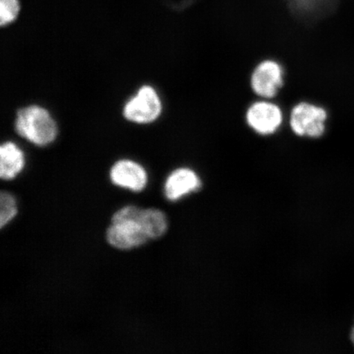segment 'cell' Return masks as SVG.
<instances>
[{
    "instance_id": "obj_1",
    "label": "cell",
    "mask_w": 354,
    "mask_h": 354,
    "mask_svg": "<svg viewBox=\"0 0 354 354\" xmlns=\"http://www.w3.org/2000/svg\"><path fill=\"white\" fill-rule=\"evenodd\" d=\"M15 129L20 136L38 146H46L56 139L57 127L46 109L32 105L17 112Z\"/></svg>"
},
{
    "instance_id": "obj_3",
    "label": "cell",
    "mask_w": 354,
    "mask_h": 354,
    "mask_svg": "<svg viewBox=\"0 0 354 354\" xmlns=\"http://www.w3.org/2000/svg\"><path fill=\"white\" fill-rule=\"evenodd\" d=\"M327 113L324 109L311 104L301 103L292 110L290 126L298 136L320 137L325 132Z\"/></svg>"
},
{
    "instance_id": "obj_6",
    "label": "cell",
    "mask_w": 354,
    "mask_h": 354,
    "mask_svg": "<svg viewBox=\"0 0 354 354\" xmlns=\"http://www.w3.org/2000/svg\"><path fill=\"white\" fill-rule=\"evenodd\" d=\"M247 122L261 135L275 132L282 122V113L276 104L258 102L251 106L247 113Z\"/></svg>"
},
{
    "instance_id": "obj_7",
    "label": "cell",
    "mask_w": 354,
    "mask_h": 354,
    "mask_svg": "<svg viewBox=\"0 0 354 354\" xmlns=\"http://www.w3.org/2000/svg\"><path fill=\"white\" fill-rule=\"evenodd\" d=\"M113 184L122 188L139 192L147 185V174L142 166L131 160H120L115 163L110 171Z\"/></svg>"
},
{
    "instance_id": "obj_4",
    "label": "cell",
    "mask_w": 354,
    "mask_h": 354,
    "mask_svg": "<svg viewBox=\"0 0 354 354\" xmlns=\"http://www.w3.org/2000/svg\"><path fill=\"white\" fill-rule=\"evenodd\" d=\"M136 219L112 223L106 232L109 245L118 250H131L147 243L149 238Z\"/></svg>"
},
{
    "instance_id": "obj_11",
    "label": "cell",
    "mask_w": 354,
    "mask_h": 354,
    "mask_svg": "<svg viewBox=\"0 0 354 354\" xmlns=\"http://www.w3.org/2000/svg\"><path fill=\"white\" fill-rule=\"evenodd\" d=\"M17 214V203L11 194L2 192L0 194V227L3 228L15 218Z\"/></svg>"
},
{
    "instance_id": "obj_13",
    "label": "cell",
    "mask_w": 354,
    "mask_h": 354,
    "mask_svg": "<svg viewBox=\"0 0 354 354\" xmlns=\"http://www.w3.org/2000/svg\"><path fill=\"white\" fill-rule=\"evenodd\" d=\"M322 0H291L292 3L300 10H310L315 8Z\"/></svg>"
},
{
    "instance_id": "obj_10",
    "label": "cell",
    "mask_w": 354,
    "mask_h": 354,
    "mask_svg": "<svg viewBox=\"0 0 354 354\" xmlns=\"http://www.w3.org/2000/svg\"><path fill=\"white\" fill-rule=\"evenodd\" d=\"M137 221L149 239L160 238L167 230V216L160 210L156 209H140Z\"/></svg>"
},
{
    "instance_id": "obj_12",
    "label": "cell",
    "mask_w": 354,
    "mask_h": 354,
    "mask_svg": "<svg viewBox=\"0 0 354 354\" xmlns=\"http://www.w3.org/2000/svg\"><path fill=\"white\" fill-rule=\"evenodd\" d=\"M21 10L19 0H0V25H10L17 19Z\"/></svg>"
},
{
    "instance_id": "obj_2",
    "label": "cell",
    "mask_w": 354,
    "mask_h": 354,
    "mask_svg": "<svg viewBox=\"0 0 354 354\" xmlns=\"http://www.w3.org/2000/svg\"><path fill=\"white\" fill-rule=\"evenodd\" d=\"M162 113V103L156 91L151 86L141 87L127 102L123 114L130 122L147 124L156 120Z\"/></svg>"
},
{
    "instance_id": "obj_8",
    "label": "cell",
    "mask_w": 354,
    "mask_h": 354,
    "mask_svg": "<svg viewBox=\"0 0 354 354\" xmlns=\"http://www.w3.org/2000/svg\"><path fill=\"white\" fill-rule=\"evenodd\" d=\"M201 187L198 175L189 168H180L168 176L165 194L171 201H176Z\"/></svg>"
},
{
    "instance_id": "obj_9",
    "label": "cell",
    "mask_w": 354,
    "mask_h": 354,
    "mask_svg": "<svg viewBox=\"0 0 354 354\" xmlns=\"http://www.w3.org/2000/svg\"><path fill=\"white\" fill-rule=\"evenodd\" d=\"M25 166L21 150L12 142L3 143L0 148V177L10 180L15 178Z\"/></svg>"
},
{
    "instance_id": "obj_5",
    "label": "cell",
    "mask_w": 354,
    "mask_h": 354,
    "mask_svg": "<svg viewBox=\"0 0 354 354\" xmlns=\"http://www.w3.org/2000/svg\"><path fill=\"white\" fill-rule=\"evenodd\" d=\"M283 84L281 66L274 61H264L255 69L251 79L254 91L263 98H272Z\"/></svg>"
},
{
    "instance_id": "obj_14",
    "label": "cell",
    "mask_w": 354,
    "mask_h": 354,
    "mask_svg": "<svg viewBox=\"0 0 354 354\" xmlns=\"http://www.w3.org/2000/svg\"><path fill=\"white\" fill-rule=\"evenodd\" d=\"M349 339H351V342L353 344L354 348V324L351 330V335H349Z\"/></svg>"
}]
</instances>
